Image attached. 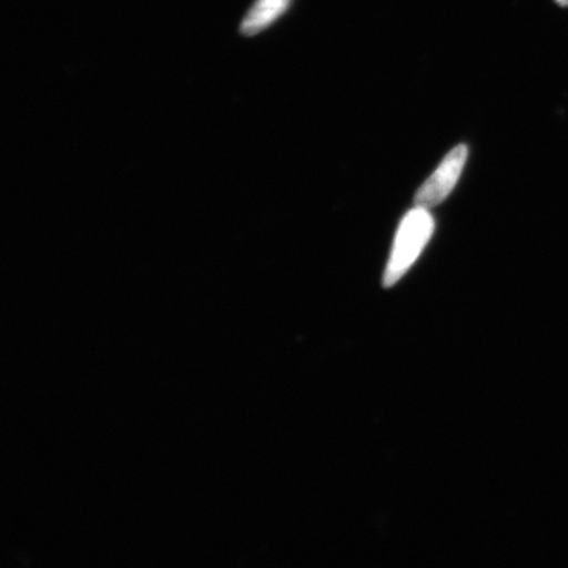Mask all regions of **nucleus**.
I'll return each instance as SVG.
<instances>
[{
  "label": "nucleus",
  "instance_id": "4",
  "mask_svg": "<svg viewBox=\"0 0 568 568\" xmlns=\"http://www.w3.org/2000/svg\"><path fill=\"white\" fill-rule=\"evenodd\" d=\"M556 2L560 6H568V0H556Z\"/></svg>",
  "mask_w": 568,
  "mask_h": 568
},
{
  "label": "nucleus",
  "instance_id": "3",
  "mask_svg": "<svg viewBox=\"0 0 568 568\" xmlns=\"http://www.w3.org/2000/svg\"><path fill=\"white\" fill-rule=\"evenodd\" d=\"M293 4L294 0H253L241 19L240 34L253 38L265 32L275 21L286 16Z\"/></svg>",
  "mask_w": 568,
  "mask_h": 568
},
{
  "label": "nucleus",
  "instance_id": "1",
  "mask_svg": "<svg viewBox=\"0 0 568 568\" xmlns=\"http://www.w3.org/2000/svg\"><path fill=\"white\" fill-rule=\"evenodd\" d=\"M435 231V220L429 210L416 207L402 220L394 241L393 252L383 278L385 287H393L415 264Z\"/></svg>",
  "mask_w": 568,
  "mask_h": 568
},
{
  "label": "nucleus",
  "instance_id": "2",
  "mask_svg": "<svg viewBox=\"0 0 568 568\" xmlns=\"http://www.w3.org/2000/svg\"><path fill=\"white\" fill-rule=\"evenodd\" d=\"M468 149L462 144L453 149L439 163L436 172L418 189L415 195V205L430 210L443 203L450 195L466 165Z\"/></svg>",
  "mask_w": 568,
  "mask_h": 568
}]
</instances>
